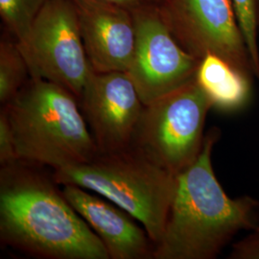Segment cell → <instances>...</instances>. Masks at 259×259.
Masks as SVG:
<instances>
[{"instance_id":"19","label":"cell","mask_w":259,"mask_h":259,"mask_svg":"<svg viewBox=\"0 0 259 259\" xmlns=\"http://www.w3.org/2000/svg\"><path fill=\"white\" fill-rule=\"evenodd\" d=\"M256 5H257V22H258L259 31V0H256Z\"/></svg>"},{"instance_id":"1","label":"cell","mask_w":259,"mask_h":259,"mask_svg":"<svg viewBox=\"0 0 259 259\" xmlns=\"http://www.w3.org/2000/svg\"><path fill=\"white\" fill-rule=\"evenodd\" d=\"M58 184L17 161L0 171V239L33 256L110 259L105 245Z\"/></svg>"},{"instance_id":"2","label":"cell","mask_w":259,"mask_h":259,"mask_svg":"<svg viewBox=\"0 0 259 259\" xmlns=\"http://www.w3.org/2000/svg\"><path fill=\"white\" fill-rule=\"evenodd\" d=\"M209 130L192 165L178 175L176 194L154 259H214L243 231L259 226V201L244 195L232 198L215 175L213 149L220 139Z\"/></svg>"},{"instance_id":"13","label":"cell","mask_w":259,"mask_h":259,"mask_svg":"<svg viewBox=\"0 0 259 259\" xmlns=\"http://www.w3.org/2000/svg\"><path fill=\"white\" fill-rule=\"evenodd\" d=\"M27 63L15 38L10 35L0 40V103L6 105L30 80Z\"/></svg>"},{"instance_id":"11","label":"cell","mask_w":259,"mask_h":259,"mask_svg":"<svg viewBox=\"0 0 259 259\" xmlns=\"http://www.w3.org/2000/svg\"><path fill=\"white\" fill-rule=\"evenodd\" d=\"M62 186L66 200L99 236L110 259L153 258L155 245L131 214L90 190Z\"/></svg>"},{"instance_id":"10","label":"cell","mask_w":259,"mask_h":259,"mask_svg":"<svg viewBox=\"0 0 259 259\" xmlns=\"http://www.w3.org/2000/svg\"><path fill=\"white\" fill-rule=\"evenodd\" d=\"M89 62L95 72H128L137 31L132 10L105 0H73Z\"/></svg>"},{"instance_id":"8","label":"cell","mask_w":259,"mask_h":259,"mask_svg":"<svg viewBox=\"0 0 259 259\" xmlns=\"http://www.w3.org/2000/svg\"><path fill=\"white\" fill-rule=\"evenodd\" d=\"M132 12L137 41L128 73L147 106L195 79L201 60L181 47L157 7Z\"/></svg>"},{"instance_id":"5","label":"cell","mask_w":259,"mask_h":259,"mask_svg":"<svg viewBox=\"0 0 259 259\" xmlns=\"http://www.w3.org/2000/svg\"><path fill=\"white\" fill-rule=\"evenodd\" d=\"M211 109L195 78L144 107L133 147L178 176L200 156Z\"/></svg>"},{"instance_id":"15","label":"cell","mask_w":259,"mask_h":259,"mask_svg":"<svg viewBox=\"0 0 259 259\" xmlns=\"http://www.w3.org/2000/svg\"><path fill=\"white\" fill-rule=\"evenodd\" d=\"M239 27L248 47L254 77L259 83L258 22L256 0H232Z\"/></svg>"},{"instance_id":"18","label":"cell","mask_w":259,"mask_h":259,"mask_svg":"<svg viewBox=\"0 0 259 259\" xmlns=\"http://www.w3.org/2000/svg\"><path fill=\"white\" fill-rule=\"evenodd\" d=\"M116 3L130 10H136L141 7H158L163 0H105Z\"/></svg>"},{"instance_id":"3","label":"cell","mask_w":259,"mask_h":259,"mask_svg":"<svg viewBox=\"0 0 259 259\" xmlns=\"http://www.w3.org/2000/svg\"><path fill=\"white\" fill-rule=\"evenodd\" d=\"M2 109L18 161L58 170L85 163L99 153L78 98L62 85L30 78Z\"/></svg>"},{"instance_id":"12","label":"cell","mask_w":259,"mask_h":259,"mask_svg":"<svg viewBox=\"0 0 259 259\" xmlns=\"http://www.w3.org/2000/svg\"><path fill=\"white\" fill-rule=\"evenodd\" d=\"M196 81L218 111H236L250 100L252 80L214 54L201 60Z\"/></svg>"},{"instance_id":"17","label":"cell","mask_w":259,"mask_h":259,"mask_svg":"<svg viewBox=\"0 0 259 259\" xmlns=\"http://www.w3.org/2000/svg\"><path fill=\"white\" fill-rule=\"evenodd\" d=\"M229 259H259V226L232 244Z\"/></svg>"},{"instance_id":"14","label":"cell","mask_w":259,"mask_h":259,"mask_svg":"<svg viewBox=\"0 0 259 259\" xmlns=\"http://www.w3.org/2000/svg\"><path fill=\"white\" fill-rule=\"evenodd\" d=\"M48 0H0V18L8 35L24 37Z\"/></svg>"},{"instance_id":"9","label":"cell","mask_w":259,"mask_h":259,"mask_svg":"<svg viewBox=\"0 0 259 259\" xmlns=\"http://www.w3.org/2000/svg\"><path fill=\"white\" fill-rule=\"evenodd\" d=\"M78 100L99 153L133 147L145 105L128 72L93 70Z\"/></svg>"},{"instance_id":"4","label":"cell","mask_w":259,"mask_h":259,"mask_svg":"<svg viewBox=\"0 0 259 259\" xmlns=\"http://www.w3.org/2000/svg\"><path fill=\"white\" fill-rule=\"evenodd\" d=\"M60 185L82 187L108 199L131 214L156 246L164 232L175 197L178 176L134 147L98 153L92 160L54 170Z\"/></svg>"},{"instance_id":"6","label":"cell","mask_w":259,"mask_h":259,"mask_svg":"<svg viewBox=\"0 0 259 259\" xmlns=\"http://www.w3.org/2000/svg\"><path fill=\"white\" fill-rule=\"evenodd\" d=\"M16 41L31 78L62 85L79 99L93 68L73 0H48L27 34Z\"/></svg>"},{"instance_id":"7","label":"cell","mask_w":259,"mask_h":259,"mask_svg":"<svg viewBox=\"0 0 259 259\" xmlns=\"http://www.w3.org/2000/svg\"><path fill=\"white\" fill-rule=\"evenodd\" d=\"M181 47L202 60L214 54L253 80L250 54L232 0H163L157 7Z\"/></svg>"},{"instance_id":"16","label":"cell","mask_w":259,"mask_h":259,"mask_svg":"<svg viewBox=\"0 0 259 259\" xmlns=\"http://www.w3.org/2000/svg\"><path fill=\"white\" fill-rule=\"evenodd\" d=\"M18 161L15 141L9 119L6 111H0V164L1 166L12 164Z\"/></svg>"}]
</instances>
